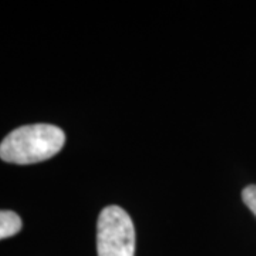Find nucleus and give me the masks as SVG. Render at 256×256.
<instances>
[{
	"instance_id": "f257e3e1",
	"label": "nucleus",
	"mask_w": 256,
	"mask_h": 256,
	"mask_svg": "<svg viewBox=\"0 0 256 256\" xmlns=\"http://www.w3.org/2000/svg\"><path fill=\"white\" fill-rule=\"evenodd\" d=\"M66 142L63 130L50 124L24 126L12 131L0 144V158L4 162L30 165L57 156Z\"/></svg>"
},
{
	"instance_id": "f03ea898",
	"label": "nucleus",
	"mask_w": 256,
	"mask_h": 256,
	"mask_svg": "<svg viewBox=\"0 0 256 256\" xmlns=\"http://www.w3.org/2000/svg\"><path fill=\"white\" fill-rule=\"evenodd\" d=\"M98 256L136 255V228L132 220L120 206L101 210L97 222Z\"/></svg>"
},
{
	"instance_id": "7ed1b4c3",
	"label": "nucleus",
	"mask_w": 256,
	"mask_h": 256,
	"mask_svg": "<svg viewBox=\"0 0 256 256\" xmlns=\"http://www.w3.org/2000/svg\"><path fill=\"white\" fill-rule=\"evenodd\" d=\"M23 228L22 218L12 210H0V240L18 235Z\"/></svg>"
},
{
	"instance_id": "20e7f679",
	"label": "nucleus",
	"mask_w": 256,
	"mask_h": 256,
	"mask_svg": "<svg viewBox=\"0 0 256 256\" xmlns=\"http://www.w3.org/2000/svg\"><path fill=\"white\" fill-rule=\"evenodd\" d=\"M242 200L256 216V185H249L242 192Z\"/></svg>"
}]
</instances>
